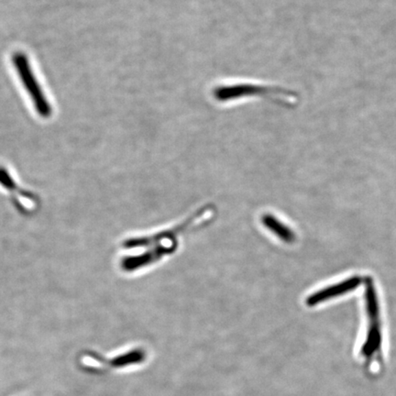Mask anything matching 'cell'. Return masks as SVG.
Here are the masks:
<instances>
[{"instance_id":"ba28073f","label":"cell","mask_w":396,"mask_h":396,"mask_svg":"<svg viewBox=\"0 0 396 396\" xmlns=\"http://www.w3.org/2000/svg\"><path fill=\"white\" fill-rule=\"evenodd\" d=\"M261 223L264 224V226H266L267 229L272 232L275 236L283 240V242L291 244V243L296 242V233L288 226L283 224L282 221L275 218V216L270 214L262 216Z\"/></svg>"},{"instance_id":"5b68a950","label":"cell","mask_w":396,"mask_h":396,"mask_svg":"<svg viewBox=\"0 0 396 396\" xmlns=\"http://www.w3.org/2000/svg\"><path fill=\"white\" fill-rule=\"evenodd\" d=\"M205 210H207V209L196 212V214L188 218L185 223L176 226V228L165 229V231H161L159 233L152 234L151 236L128 237V239L123 240L121 242V247L124 250L125 248L126 250H132V248L151 247V246L158 244L163 240L173 239V237L188 229V226L192 225L196 218H200L204 214Z\"/></svg>"},{"instance_id":"277c9868","label":"cell","mask_w":396,"mask_h":396,"mask_svg":"<svg viewBox=\"0 0 396 396\" xmlns=\"http://www.w3.org/2000/svg\"><path fill=\"white\" fill-rule=\"evenodd\" d=\"M177 244L156 245L151 250H147L143 253L135 254V255L123 256L119 261V268L123 272L131 274L139 270L145 268L159 261L163 257L170 255L176 251Z\"/></svg>"},{"instance_id":"7a4b0ae2","label":"cell","mask_w":396,"mask_h":396,"mask_svg":"<svg viewBox=\"0 0 396 396\" xmlns=\"http://www.w3.org/2000/svg\"><path fill=\"white\" fill-rule=\"evenodd\" d=\"M12 62L14 65L18 75L20 76L21 83L25 86L27 92L29 93L34 108L38 114L43 117H49L51 115V108L50 103L43 92L39 82L35 78L34 71L30 65L28 57L23 53H16L13 54Z\"/></svg>"},{"instance_id":"6da1fadb","label":"cell","mask_w":396,"mask_h":396,"mask_svg":"<svg viewBox=\"0 0 396 396\" xmlns=\"http://www.w3.org/2000/svg\"><path fill=\"white\" fill-rule=\"evenodd\" d=\"M364 310L367 330L362 348V354L366 359L374 356L381 351L382 344V323L380 300L375 283L371 278H366Z\"/></svg>"},{"instance_id":"3957f363","label":"cell","mask_w":396,"mask_h":396,"mask_svg":"<svg viewBox=\"0 0 396 396\" xmlns=\"http://www.w3.org/2000/svg\"><path fill=\"white\" fill-rule=\"evenodd\" d=\"M0 185L10 194L13 204L17 207L18 210L26 215L36 211L39 207V199L34 194L21 188L3 166H0Z\"/></svg>"},{"instance_id":"52a82bcc","label":"cell","mask_w":396,"mask_h":396,"mask_svg":"<svg viewBox=\"0 0 396 396\" xmlns=\"http://www.w3.org/2000/svg\"><path fill=\"white\" fill-rule=\"evenodd\" d=\"M251 93H257V94L264 95H268L270 97H275H275H280L278 95L292 97V95H288V93L286 91H281L279 89H272L270 87L251 86V84H239V86L220 87L215 92V97H217L218 100L226 101L245 97V95L248 94L251 95Z\"/></svg>"},{"instance_id":"8992f818","label":"cell","mask_w":396,"mask_h":396,"mask_svg":"<svg viewBox=\"0 0 396 396\" xmlns=\"http://www.w3.org/2000/svg\"><path fill=\"white\" fill-rule=\"evenodd\" d=\"M362 282V277H349L348 279L335 283V285L327 286V288L315 292V293L307 297V300H305V304L310 307H315V305L321 304V303L327 302V300L336 299V297L341 296L343 294L349 293V292L354 291Z\"/></svg>"}]
</instances>
